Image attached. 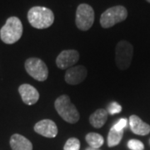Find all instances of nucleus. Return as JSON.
Segmentation results:
<instances>
[{
    "mask_svg": "<svg viewBox=\"0 0 150 150\" xmlns=\"http://www.w3.org/2000/svg\"><path fill=\"white\" fill-rule=\"evenodd\" d=\"M123 130L118 131L112 127L108 135V146L112 148V147L118 145L123 139Z\"/></svg>",
    "mask_w": 150,
    "mask_h": 150,
    "instance_id": "16",
    "label": "nucleus"
},
{
    "mask_svg": "<svg viewBox=\"0 0 150 150\" xmlns=\"http://www.w3.org/2000/svg\"><path fill=\"white\" fill-rule=\"evenodd\" d=\"M18 92L23 102L27 105H33L39 99V93L33 86L24 83L19 86Z\"/></svg>",
    "mask_w": 150,
    "mask_h": 150,
    "instance_id": "11",
    "label": "nucleus"
},
{
    "mask_svg": "<svg viewBox=\"0 0 150 150\" xmlns=\"http://www.w3.org/2000/svg\"><path fill=\"white\" fill-rule=\"evenodd\" d=\"M87 74H88L87 69L83 65L72 67L67 69L65 73V81L70 85L79 84L85 79Z\"/></svg>",
    "mask_w": 150,
    "mask_h": 150,
    "instance_id": "9",
    "label": "nucleus"
},
{
    "mask_svg": "<svg viewBox=\"0 0 150 150\" xmlns=\"http://www.w3.org/2000/svg\"><path fill=\"white\" fill-rule=\"evenodd\" d=\"M28 20L32 27L38 29H44L54 23V14L53 11L46 7L35 6L28 11Z\"/></svg>",
    "mask_w": 150,
    "mask_h": 150,
    "instance_id": "1",
    "label": "nucleus"
},
{
    "mask_svg": "<svg viewBox=\"0 0 150 150\" xmlns=\"http://www.w3.org/2000/svg\"><path fill=\"white\" fill-rule=\"evenodd\" d=\"M85 139L89 147L93 149H99L104 143V139L101 134L97 133H89L86 135Z\"/></svg>",
    "mask_w": 150,
    "mask_h": 150,
    "instance_id": "15",
    "label": "nucleus"
},
{
    "mask_svg": "<svg viewBox=\"0 0 150 150\" xmlns=\"http://www.w3.org/2000/svg\"><path fill=\"white\" fill-rule=\"evenodd\" d=\"M79 59V53L74 49H67L62 51L56 59V65L61 69L74 67Z\"/></svg>",
    "mask_w": 150,
    "mask_h": 150,
    "instance_id": "8",
    "label": "nucleus"
},
{
    "mask_svg": "<svg viewBox=\"0 0 150 150\" xmlns=\"http://www.w3.org/2000/svg\"><path fill=\"white\" fill-rule=\"evenodd\" d=\"M107 111L108 113H109L111 115L119 113L122 111V106L117 102H112L111 103H109V105L108 106Z\"/></svg>",
    "mask_w": 150,
    "mask_h": 150,
    "instance_id": "19",
    "label": "nucleus"
},
{
    "mask_svg": "<svg viewBox=\"0 0 150 150\" xmlns=\"http://www.w3.org/2000/svg\"><path fill=\"white\" fill-rule=\"evenodd\" d=\"M23 30L21 20L17 17H10L0 30L1 40L7 44L15 43L21 38Z\"/></svg>",
    "mask_w": 150,
    "mask_h": 150,
    "instance_id": "2",
    "label": "nucleus"
},
{
    "mask_svg": "<svg viewBox=\"0 0 150 150\" xmlns=\"http://www.w3.org/2000/svg\"><path fill=\"white\" fill-rule=\"evenodd\" d=\"M80 141L77 138H70L66 141L64 150H79Z\"/></svg>",
    "mask_w": 150,
    "mask_h": 150,
    "instance_id": "17",
    "label": "nucleus"
},
{
    "mask_svg": "<svg viewBox=\"0 0 150 150\" xmlns=\"http://www.w3.org/2000/svg\"><path fill=\"white\" fill-rule=\"evenodd\" d=\"M108 111L103 108L97 109L89 117V123L93 127L99 129L105 124L108 119Z\"/></svg>",
    "mask_w": 150,
    "mask_h": 150,
    "instance_id": "14",
    "label": "nucleus"
},
{
    "mask_svg": "<svg viewBox=\"0 0 150 150\" xmlns=\"http://www.w3.org/2000/svg\"><path fill=\"white\" fill-rule=\"evenodd\" d=\"M85 150H100L99 149H93V148H91V147H88Z\"/></svg>",
    "mask_w": 150,
    "mask_h": 150,
    "instance_id": "21",
    "label": "nucleus"
},
{
    "mask_svg": "<svg viewBox=\"0 0 150 150\" xmlns=\"http://www.w3.org/2000/svg\"><path fill=\"white\" fill-rule=\"evenodd\" d=\"M127 124H128V120L126 118H120L118 122L112 126V128L118 131H121L127 127Z\"/></svg>",
    "mask_w": 150,
    "mask_h": 150,
    "instance_id": "20",
    "label": "nucleus"
},
{
    "mask_svg": "<svg viewBox=\"0 0 150 150\" xmlns=\"http://www.w3.org/2000/svg\"><path fill=\"white\" fill-rule=\"evenodd\" d=\"M149 143H150V141H149Z\"/></svg>",
    "mask_w": 150,
    "mask_h": 150,
    "instance_id": "23",
    "label": "nucleus"
},
{
    "mask_svg": "<svg viewBox=\"0 0 150 150\" xmlns=\"http://www.w3.org/2000/svg\"><path fill=\"white\" fill-rule=\"evenodd\" d=\"M147 2H149V3H150V0H146Z\"/></svg>",
    "mask_w": 150,
    "mask_h": 150,
    "instance_id": "22",
    "label": "nucleus"
},
{
    "mask_svg": "<svg viewBox=\"0 0 150 150\" xmlns=\"http://www.w3.org/2000/svg\"><path fill=\"white\" fill-rule=\"evenodd\" d=\"M128 148L131 150H144V145L138 139H130L128 142Z\"/></svg>",
    "mask_w": 150,
    "mask_h": 150,
    "instance_id": "18",
    "label": "nucleus"
},
{
    "mask_svg": "<svg viewBox=\"0 0 150 150\" xmlns=\"http://www.w3.org/2000/svg\"><path fill=\"white\" fill-rule=\"evenodd\" d=\"M10 146L13 150H33L32 143L27 138L18 134L11 136Z\"/></svg>",
    "mask_w": 150,
    "mask_h": 150,
    "instance_id": "13",
    "label": "nucleus"
},
{
    "mask_svg": "<svg viewBox=\"0 0 150 150\" xmlns=\"http://www.w3.org/2000/svg\"><path fill=\"white\" fill-rule=\"evenodd\" d=\"M25 69L28 74L39 82H43L48 79V69L43 60L38 58H30L25 61Z\"/></svg>",
    "mask_w": 150,
    "mask_h": 150,
    "instance_id": "6",
    "label": "nucleus"
},
{
    "mask_svg": "<svg viewBox=\"0 0 150 150\" xmlns=\"http://www.w3.org/2000/svg\"><path fill=\"white\" fill-rule=\"evenodd\" d=\"M34 131L46 138H55L58 134V127L53 120L43 119L34 125Z\"/></svg>",
    "mask_w": 150,
    "mask_h": 150,
    "instance_id": "10",
    "label": "nucleus"
},
{
    "mask_svg": "<svg viewBox=\"0 0 150 150\" xmlns=\"http://www.w3.org/2000/svg\"><path fill=\"white\" fill-rule=\"evenodd\" d=\"M129 125L132 132L137 135L144 136L150 133L149 124L144 123L137 115H131L129 117Z\"/></svg>",
    "mask_w": 150,
    "mask_h": 150,
    "instance_id": "12",
    "label": "nucleus"
},
{
    "mask_svg": "<svg viewBox=\"0 0 150 150\" xmlns=\"http://www.w3.org/2000/svg\"><path fill=\"white\" fill-rule=\"evenodd\" d=\"M134 47L125 40L118 42L115 49V62L120 70L128 69L132 63Z\"/></svg>",
    "mask_w": 150,
    "mask_h": 150,
    "instance_id": "5",
    "label": "nucleus"
},
{
    "mask_svg": "<svg viewBox=\"0 0 150 150\" xmlns=\"http://www.w3.org/2000/svg\"><path fill=\"white\" fill-rule=\"evenodd\" d=\"M128 17V11L125 7L114 6L104 11L100 18V24L104 28H108L118 23L124 21Z\"/></svg>",
    "mask_w": 150,
    "mask_h": 150,
    "instance_id": "4",
    "label": "nucleus"
},
{
    "mask_svg": "<svg viewBox=\"0 0 150 150\" xmlns=\"http://www.w3.org/2000/svg\"><path fill=\"white\" fill-rule=\"evenodd\" d=\"M76 25L82 31H87L93 26L94 22V11L87 4H79L76 11Z\"/></svg>",
    "mask_w": 150,
    "mask_h": 150,
    "instance_id": "7",
    "label": "nucleus"
},
{
    "mask_svg": "<svg viewBox=\"0 0 150 150\" xmlns=\"http://www.w3.org/2000/svg\"><path fill=\"white\" fill-rule=\"evenodd\" d=\"M54 108L59 116L67 123H76L79 120V112L74 104L71 103L70 98L68 95L64 94L59 96L55 100Z\"/></svg>",
    "mask_w": 150,
    "mask_h": 150,
    "instance_id": "3",
    "label": "nucleus"
}]
</instances>
